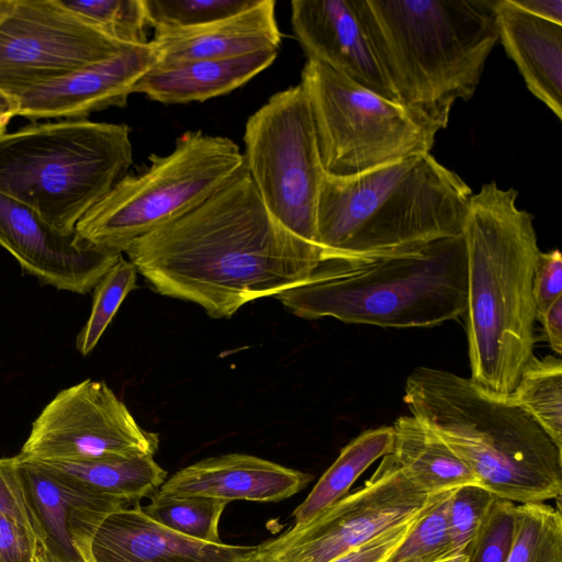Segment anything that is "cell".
Wrapping results in <instances>:
<instances>
[{"instance_id":"ba28073f","label":"cell","mask_w":562,"mask_h":562,"mask_svg":"<svg viewBox=\"0 0 562 562\" xmlns=\"http://www.w3.org/2000/svg\"><path fill=\"white\" fill-rule=\"evenodd\" d=\"M245 167L228 137L188 131L167 155L124 176L77 223L76 236L105 252L122 254L137 238L189 213Z\"/></svg>"},{"instance_id":"d4e9b609","label":"cell","mask_w":562,"mask_h":562,"mask_svg":"<svg viewBox=\"0 0 562 562\" xmlns=\"http://www.w3.org/2000/svg\"><path fill=\"white\" fill-rule=\"evenodd\" d=\"M392 426L360 434L346 445L307 497L293 513L294 525H303L349 494L358 477L391 450Z\"/></svg>"},{"instance_id":"9a60e30c","label":"cell","mask_w":562,"mask_h":562,"mask_svg":"<svg viewBox=\"0 0 562 562\" xmlns=\"http://www.w3.org/2000/svg\"><path fill=\"white\" fill-rule=\"evenodd\" d=\"M159 61L148 42L125 47L116 55L33 87L19 97L16 116L86 120L111 106L123 108L139 79Z\"/></svg>"},{"instance_id":"f1b7e54d","label":"cell","mask_w":562,"mask_h":562,"mask_svg":"<svg viewBox=\"0 0 562 562\" xmlns=\"http://www.w3.org/2000/svg\"><path fill=\"white\" fill-rule=\"evenodd\" d=\"M451 494L431 496L385 562H440L452 558L448 521Z\"/></svg>"},{"instance_id":"f546056e","label":"cell","mask_w":562,"mask_h":562,"mask_svg":"<svg viewBox=\"0 0 562 562\" xmlns=\"http://www.w3.org/2000/svg\"><path fill=\"white\" fill-rule=\"evenodd\" d=\"M99 31L126 45H144L149 27L143 0H59Z\"/></svg>"},{"instance_id":"e0dca14e","label":"cell","mask_w":562,"mask_h":562,"mask_svg":"<svg viewBox=\"0 0 562 562\" xmlns=\"http://www.w3.org/2000/svg\"><path fill=\"white\" fill-rule=\"evenodd\" d=\"M89 551L94 562H257L258 546L186 537L151 520L137 504L108 515Z\"/></svg>"},{"instance_id":"f6af8a7d","label":"cell","mask_w":562,"mask_h":562,"mask_svg":"<svg viewBox=\"0 0 562 562\" xmlns=\"http://www.w3.org/2000/svg\"><path fill=\"white\" fill-rule=\"evenodd\" d=\"M43 562H49V561H47V560H44Z\"/></svg>"},{"instance_id":"7bdbcfd3","label":"cell","mask_w":562,"mask_h":562,"mask_svg":"<svg viewBox=\"0 0 562 562\" xmlns=\"http://www.w3.org/2000/svg\"><path fill=\"white\" fill-rule=\"evenodd\" d=\"M13 0H0V20L10 10Z\"/></svg>"},{"instance_id":"7c38bea8","label":"cell","mask_w":562,"mask_h":562,"mask_svg":"<svg viewBox=\"0 0 562 562\" xmlns=\"http://www.w3.org/2000/svg\"><path fill=\"white\" fill-rule=\"evenodd\" d=\"M158 445V435L142 428L106 383L87 379L59 391L42 409L18 456L56 462L154 457Z\"/></svg>"},{"instance_id":"603a6c76","label":"cell","mask_w":562,"mask_h":562,"mask_svg":"<svg viewBox=\"0 0 562 562\" xmlns=\"http://www.w3.org/2000/svg\"><path fill=\"white\" fill-rule=\"evenodd\" d=\"M392 430L386 456L422 492L436 495L463 485H479L463 461L414 416H400Z\"/></svg>"},{"instance_id":"8fae6325","label":"cell","mask_w":562,"mask_h":562,"mask_svg":"<svg viewBox=\"0 0 562 562\" xmlns=\"http://www.w3.org/2000/svg\"><path fill=\"white\" fill-rule=\"evenodd\" d=\"M431 496L385 454L361 487L308 522L258 544L257 562H331L414 519Z\"/></svg>"},{"instance_id":"4fadbf2b","label":"cell","mask_w":562,"mask_h":562,"mask_svg":"<svg viewBox=\"0 0 562 562\" xmlns=\"http://www.w3.org/2000/svg\"><path fill=\"white\" fill-rule=\"evenodd\" d=\"M127 46L59 0H13L0 20V89L16 98Z\"/></svg>"},{"instance_id":"ee69618b","label":"cell","mask_w":562,"mask_h":562,"mask_svg":"<svg viewBox=\"0 0 562 562\" xmlns=\"http://www.w3.org/2000/svg\"><path fill=\"white\" fill-rule=\"evenodd\" d=\"M467 561V554L457 555L452 558L445 559L440 562H465Z\"/></svg>"},{"instance_id":"484cf974","label":"cell","mask_w":562,"mask_h":562,"mask_svg":"<svg viewBox=\"0 0 562 562\" xmlns=\"http://www.w3.org/2000/svg\"><path fill=\"white\" fill-rule=\"evenodd\" d=\"M509 398L562 449V361L560 357L533 355L522 369Z\"/></svg>"},{"instance_id":"f35d334b","label":"cell","mask_w":562,"mask_h":562,"mask_svg":"<svg viewBox=\"0 0 562 562\" xmlns=\"http://www.w3.org/2000/svg\"><path fill=\"white\" fill-rule=\"evenodd\" d=\"M537 319L541 323L551 349L560 356L562 353V296L538 313Z\"/></svg>"},{"instance_id":"e575fe53","label":"cell","mask_w":562,"mask_h":562,"mask_svg":"<svg viewBox=\"0 0 562 562\" xmlns=\"http://www.w3.org/2000/svg\"><path fill=\"white\" fill-rule=\"evenodd\" d=\"M0 516L23 525L37 539L45 555V536L26 491L19 456L0 457Z\"/></svg>"},{"instance_id":"ffe728a7","label":"cell","mask_w":562,"mask_h":562,"mask_svg":"<svg viewBox=\"0 0 562 562\" xmlns=\"http://www.w3.org/2000/svg\"><path fill=\"white\" fill-rule=\"evenodd\" d=\"M493 10L498 40L528 90L562 120V25L528 13L513 0H494Z\"/></svg>"},{"instance_id":"4316f807","label":"cell","mask_w":562,"mask_h":562,"mask_svg":"<svg viewBox=\"0 0 562 562\" xmlns=\"http://www.w3.org/2000/svg\"><path fill=\"white\" fill-rule=\"evenodd\" d=\"M506 562H562L561 505L516 504Z\"/></svg>"},{"instance_id":"d6986e66","label":"cell","mask_w":562,"mask_h":562,"mask_svg":"<svg viewBox=\"0 0 562 562\" xmlns=\"http://www.w3.org/2000/svg\"><path fill=\"white\" fill-rule=\"evenodd\" d=\"M281 37L276 1L257 0L238 13L203 25L154 30L149 43L159 55L158 63H178L278 50Z\"/></svg>"},{"instance_id":"ac0fdd59","label":"cell","mask_w":562,"mask_h":562,"mask_svg":"<svg viewBox=\"0 0 562 562\" xmlns=\"http://www.w3.org/2000/svg\"><path fill=\"white\" fill-rule=\"evenodd\" d=\"M313 480L308 473L244 453L206 458L177 471L158 488L162 495L278 502Z\"/></svg>"},{"instance_id":"83f0119b","label":"cell","mask_w":562,"mask_h":562,"mask_svg":"<svg viewBox=\"0 0 562 562\" xmlns=\"http://www.w3.org/2000/svg\"><path fill=\"white\" fill-rule=\"evenodd\" d=\"M140 510L157 524L186 537L221 542L218 522L227 502L204 496L162 495L156 492Z\"/></svg>"},{"instance_id":"d6a6232c","label":"cell","mask_w":562,"mask_h":562,"mask_svg":"<svg viewBox=\"0 0 562 562\" xmlns=\"http://www.w3.org/2000/svg\"><path fill=\"white\" fill-rule=\"evenodd\" d=\"M496 498L476 484L452 491L448 510L452 557L465 554Z\"/></svg>"},{"instance_id":"5bb4252c","label":"cell","mask_w":562,"mask_h":562,"mask_svg":"<svg viewBox=\"0 0 562 562\" xmlns=\"http://www.w3.org/2000/svg\"><path fill=\"white\" fill-rule=\"evenodd\" d=\"M0 246L19 262L24 274L57 290L87 294L121 258L65 234L34 210L0 193Z\"/></svg>"},{"instance_id":"cb8c5ba5","label":"cell","mask_w":562,"mask_h":562,"mask_svg":"<svg viewBox=\"0 0 562 562\" xmlns=\"http://www.w3.org/2000/svg\"><path fill=\"white\" fill-rule=\"evenodd\" d=\"M48 474L81 490L138 504L166 481V471L151 456L82 462L30 461Z\"/></svg>"},{"instance_id":"8992f818","label":"cell","mask_w":562,"mask_h":562,"mask_svg":"<svg viewBox=\"0 0 562 562\" xmlns=\"http://www.w3.org/2000/svg\"><path fill=\"white\" fill-rule=\"evenodd\" d=\"M294 315L389 328L432 327L463 316V237L372 258L328 260L315 277L274 296Z\"/></svg>"},{"instance_id":"5b68a950","label":"cell","mask_w":562,"mask_h":562,"mask_svg":"<svg viewBox=\"0 0 562 562\" xmlns=\"http://www.w3.org/2000/svg\"><path fill=\"white\" fill-rule=\"evenodd\" d=\"M403 401L497 498L561 499L562 449L509 397L486 392L471 378L417 367Z\"/></svg>"},{"instance_id":"d590c367","label":"cell","mask_w":562,"mask_h":562,"mask_svg":"<svg viewBox=\"0 0 562 562\" xmlns=\"http://www.w3.org/2000/svg\"><path fill=\"white\" fill-rule=\"evenodd\" d=\"M44 560V551L37 539L16 520L0 516V562Z\"/></svg>"},{"instance_id":"60d3db41","label":"cell","mask_w":562,"mask_h":562,"mask_svg":"<svg viewBox=\"0 0 562 562\" xmlns=\"http://www.w3.org/2000/svg\"><path fill=\"white\" fill-rule=\"evenodd\" d=\"M16 98L0 89V137L7 133V127L13 116H16Z\"/></svg>"},{"instance_id":"3957f363","label":"cell","mask_w":562,"mask_h":562,"mask_svg":"<svg viewBox=\"0 0 562 562\" xmlns=\"http://www.w3.org/2000/svg\"><path fill=\"white\" fill-rule=\"evenodd\" d=\"M395 100L435 133L498 41L494 0H358Z\"/></svg>"},{"instance_id":"4dcf8cb0","label":"cell","mask_w":562,"mask_h":562,"mask_svg":"<svg viewBox=\"0 0 562 562\" xmlns=\"http://www.w3.org/2000/svg\"><path fill=\"white\" fill-rule=\"evenodd\" d=\"M136 267L121 256L95 284L90 315L76 337L80 355L94 349L124 299L136 288Z\"/></svg>"},{"instance_id":"74e56055","label":"cell","mask_w":562,"mask_h":562,"mask_svg":"<svg viewBox=\"0 0 562 562\" xmlns=\"http://www.w3.org/2000/svg\"><path fill=\"white\" fill-rule=\"evenodd\" d=\"M415 518L382 533L370 542L337 558L331 562H385L389 555L403 540Z\"/></svg>"},{"instance_id":"52a82bcc","label":"cell","mask_w":562,"mask_h":562,"mask_svg":"<svg viewBox=\"0 0 562 562\" xmlns=\"http://www.w3.org/2000/svg\"><path fill=\"white\" fill-rule=\"evenodd\" d=\"M130 134L126 124L88 119L7 132L0 137V193L72 234L79 220L127 175L133 162Z\"/></svg>"},{"instance_id":"8d00e7d4","label":"cell","mask_w":562,"mask_h":562,"mask_svg":"<svg viewBox=\"0 0 562 562\" xmlns=\"http://www.w3.org/2000/svg\"><path fill=\"white\" fill-rule=\"evenodd\" d=\"M532 295L537 314L562 296V256L558 249L539 252L533 270Z\"/></svg>"},{"instance_id":"277c9868","label":"cell","mask_w":562,"mask_h":562,"mask_svg":"<svg viewBox=\"0 0 562 562\" xmlns=\"http://www.w3.org/2000/svg\"><path fill=\"white\" fill-rule=\"evenodd\" d=\"M472 190L422 153L347 178L325 172L317 245L325 261L379 257L462 235Z\"/></svg>"},{"instance_id":"836d02e7","label":"cell","mask_w":562,"mask_h":562,"mask_svg":"<svg viewBox=\"0 0 562 562\" xmlns=\"http://www.w3.org/2000/svg\"><path fill=\"white\" fill-rule=\"evenodd\" d=\"M515 503L496 498L470 543L465 562H506L514 532Z\"/></svg>"},{"instance_id":"7a4b0ae2","label":"cell","mask_w":562,"mask_h":562,"mask_svg":"<svg viewBox=\"0 0 562 562\" xmlns=\"http://www.w3.org/2000/svg\"><path fill=\"white\" fill-rule=\"evenodd\" d=\"M517 196L494 181L482 184L462 231L470 378L501 397L515 390L536 342L532 278L540 249L532 215L518 209Z\"/></svg>"},{"instance_id":"9c48e42d","label":"cell","mask_w":562,"mask_h":562,"mask_svg":"<svg viewBox=\"0 0 562 562\" xmlns=\"http://www.w3.org/2000/svg\"><path fill=\"white\" fill-rule=\"evenodd\" d=\"M326 173L358 176L430 153L436 134L404 106L307 58L301 76Z\"/></svg>"},{"instance_id":"6da1fadb","label":"cell","mask_w":562,"mask_h":562,"mask_svg":"<svg viewBox=\"0 0 562 562\" xmlns=\"http://www.w3.org/2000/svg\"><path fill=\"white\" fill-rule=\"evenodd\" d=\"M124 252L156 292L198 304L213 318L302 285L325 262L317 245L269 212L245 167L202 204Z\"/></svg>"},{"instance_id":"1f68e13d","label":"cell","mask_w":562,"mask_h":562,"mask_svg":"<svg viewBox=\"0 0 562 562\" xmlns=\"http://www.w3.org/2000/svg\"><path fill=\"white\" fill-rule=\"evenodd\" d=\"M149 27L187 29L238 13L257 0H143Z\"/></svg>"},{"instance_id":"2e32d148","label":"cell","mask_w":562,"mask_h":562,"mask_svg":"<svg viewBox=\"0 0 562 562\" xmlns=\"http://www.w3.org/2000/svg\"><path fill=\"white\" fill-rule=\"evenodd\" d=\"M291 24L307 58L396 101L358 0H293Z\"/></svg>"},{"instance_id":"b9f144b4","label":"cell","mask_w":562,"mask_h":562,"mask_svg":"<svg viewBox=\"0 0 562 562\" xmlns=\"http://www.w3.org/2000/svg\"><path fill=\"white\" fill-rule=\"evenodd\" d=\"M91 540L92 537L88 535H80L72 539V543L83 562H94L89 551Z\"/></svg>"},{"instance_id":"ab89813d","label":"cell","mask_w":562,"mask_h":562,"mask_svg":"<svg viewBox=\"0 0 562 562\" xmlns=\"http://www.w3.org/2000/svg\"><path fill=\"white\" fill-rule=\"evenodd\" d=\"M520 9L562 25V0H513Z\"/></svg>"},{"instance_id":"7402d4cb","label":"cell","mask_w":562,"mask_h":562,"mask_svg":"<svg viewBox=\"0 0 562 562\" xmlns=\"http://www.w3.org/2000/svg\"><path fill=\"white\" fill-rule=\"evenodd\" d=\"M278 50L178 63H157L136 83L134 93L162 104L203 102L227 94L270 67Z\"/></svg>"},{"instance_id":"44dd1931","label":"cell","mask_w":562,"mask_h":562,"mask_svg":"<svg viewBox=\"0 0 562 562\" xmlns=\"http://www.w3.org/2000/svg\"><path fill=\"white\" fill-rule=\"evenodd\" d=\"M20 461L26 491L45 536V558L49 562H83L72 543L71 526L135 505L81 490L33 462Z\"/></svg>"},{"instance_id":"30bf717a","label":"cell","mask_w":562,"mask_h":562,"mask_svg":"<svg viewBox=\"0 0 562 562\" xmlns=\"http://www.w3.org/2000/svg\"><path fill=\"white\" fill-rule=\"evenodd\" d=\"M244 142L245 168L263 204L288 229L317 245L316 209L325 170L303 86L272 94L247 120Z\"/></svg>"}]
</instances>
